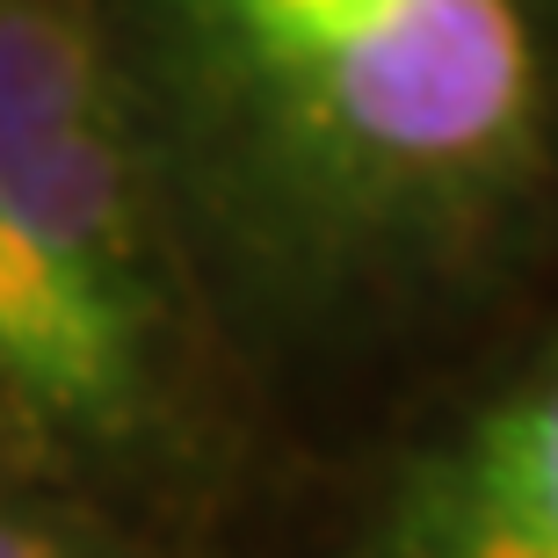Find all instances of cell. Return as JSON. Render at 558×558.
<instances>
[{"label": "cell", "instance_id": "cell-1", "mask_svg": "<svg viewBox=\"0 0 558 558\" xmlns=\"http://www.w3.org/2000/svg\"><path fill=\"white\" fill-rule=\"evenodd\" d=\"M537 51L515 0H355L262 124L363 189H442L530 131Z\"/></svg>", "mask_w": 558, "mask_h": 558}, {"label": "cell", "instance_id": "cell-2", "mask_svg": "<svg viewBox=\"0 0 558 558\" xmlns=\"http://www.w3.org/2000/svg\"><path fill=\"white\" fill-rule=\"evenodd\" d=\"M385 558H558V371L486 407L407 478Z\"/></svg>", "mask_w": 558, "mask_h": 558}, {"label": "cell", "instance_id": "cell-3", "mask_svg": "<svg viewBox=\"0 0 558 558\" xmlns=\"http://www.w3.org/2000/svg\"><path fill=\"white\" fill-rule=\"evenodd\" d=\"M174 8L210 73L247 109H262L355 0H174Z\"/></svg>", "mask_w": 558, "mask_h": 558}, {"label": "cell", "instance_id": "cell-4", "mask_svg": "<svg viewBox=\"0 0 558 558\" xmlns=\"http://www.w3.org/2000/svg\"><path fill=\"white\" fill-rule=\"evenodd\" d=\"M0 558H87V551L51 537V530H29V522H0Z\"/></svg>", "mask_w": 558, "mask_h": 558}]
</instances>
